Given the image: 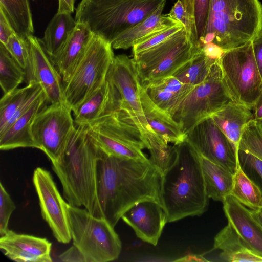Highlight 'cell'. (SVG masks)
<instances>
[{
	"mask_svg": "<svg viewBox=\"0 0 262 262\" xmlns=\"http://www.w3.org/2000/svg\"><path fill=\"white\" fill-rule=\"evenodd\" d=\"M161 180L159 169L150 159L142 161L119 158L99 147L98 198L103 217L114 228L123 214L139 202L150 200L162 205Z\"/></svg>",
	"mask_w": 262,
	"mask_h": 262,
	"instance_id": "1",
	"label": "cell"
},
{
	"mask_svg": "<svg viewBox=\"0 0 262 262\" xmlns=\"http://www.w3.org/2000/svg\"><path fill=\"white\" fill-rule=\"evenodd\" d=\"M166 3L161 5L143 20L126 30L111 43L114 49L126 50L133 47L140 39L155 31L163 30L181 23L162 12Z\"/></svg>",
	"mask_w": 262,
	"mask_h": 262,
	"instance_id": "27",
	"label": "cell"
},
{
	"mask_svg": "<svg viewBox=\"0 0 262 262\" xmlns=\"http://www.w3.org/2000/svg\"><path fill=\"white\" fill-rule=\"evenodd\" d=\"M167 15L182 24L185 27L189 38L196 47L200 48L196 28L186 11L181 0H178L174 3Z\"/></svg>",
	"mask_w": 262,
	"mask_h": 262,
	"instance_id": "40",
	"label": "cell"
},
{
	"mask_svg": "<svg viewBox=\"0 0 262 262\" xmlns=\"http://www.w3.org/2000/svg\"><path fill=\"white\" fill-rule=\"evenodd\" d=\"M161 198L169 223L200 216L208 209L209 198L201 156L186 140L174 145L171 158L161 174Z\"/></svg>",
	"mask_w": 262,
	"mask_h": 262,
	"instance_id": "2",
	"label": "cell"
},
{
	"mask_svg": "<svg viewBox=\"0 0 262 262\" xmlns=\"http://www.w3.org/2000/svg\"><path fill=\"white\" fill-rule=\"evenodd\" d=\"M72 112L66 101L49 104L39 112L33 122L34 140L51 163L61 158L75 128Z\"/></svg>",
	"mask_w": 262,
	"mask_h": 262,
	"instance_id": "12",
	"label": "cell"
},
{
	"mask_svg": "<svg viewBox=\"0 0 262 262\" xmlns=\"http://www.w3.org/2000/svg\"><path fill=\"white\" fill-rule=\"evenodd\" d=\"M261 30L259 0H210L203 36L214 34L213 42L225 52L252 41Z\"/></svg>",
	"mask_w": 262,
	"mask_h": 262,
	"instance_id": "4",
	"label": "cell"
},
{
	"mask_svg": "<svg viewBox=\"0 0 262 262\" xmlns=\"http://www.w3.org/2000/svg\"><path fill=\"white\" fill-rule=\"evenodd\" d=\"M141 85L151 100L172 117L195 86L185 84L173 76Z\"/></svg>",
	"mask_w": 262,
	"mask_h": 262,
	"instance_id": "24",
	"label": "cell"
},
{
	"mask_svg": "<svg viewBox=\"0 0 262 262\" xmlns=\"http://www.w3.org/2000/svg\"><path fill=\"white\" fill-rule=\"evenodd\" d=\"M251 42L255 60L262 77V30Z\"/></svg>",
	"mask_w": 262,
	"mask_h": 262,
	"instance_id": "43",
	"label": "cell"
},
{
	"mask_svg": "<svg viewBox=\"0 0 262 262\" xmlns=\"http://www.w3.org/2000/svg\"><path fill=\"white\" fill-rule=\"evenodd\" d=\"M201 49L207 57L216 60H219L225 53L220 47L213 42L204 45Z\"/></svg>",
	"mask_w": 262,
	"mask_h": 262,
	"instance_id": "45",
	"label": "cell"
},
{
	"mask_svg": "<svg viewBox=\"0 0 262 262\" xmlns=\"http://www.w3.org/2000/svg\"><path fill=\"white\" fill-rule=\"evenodd\" d=\"M76 24L70 13L57 12L51 19L41 40L52 58L62 49Z\"/></svg>",
	"mask_w": 262,
	"mask_h": 262,
	"instance_id": "29",
	"label": "cell"
},
{
	"mask_svg": "<svg viewBox=\"0 0 262 262\" xmlns=\"http://www.w3.org/2000/svg\"><path fill=\"white\" fill-rule=\"evenodd\" d=\"M253 119L254 121L262 126V93L254 106Z\"/></svg>",
	"mask_w": 262,
	"mask_h": 262,
	"instance_id": "47",
	"label": "cell"
},
{
	"mask_svg": "<svg viewBox=\"0 0 262 262\" xmlns=\"http://www.w3.org/2000/svg\"><path fill=\"white\" fill-rule=\"evenodd\" d=\"M198 48L185 28L163 42L133 55L140 84L144 85L172 75L193 56Z\"/></svg>",
	"mask_w": 262,
	"mask_h": 262,
	"instance_id": "9",
	"label": "cell"
},
{
	"mask_svg": "<svg viewBox=\"0 0 262 262\" xmlns=\"http://www.w3.org/2000/svg\"><path fill=\"white\" fill-rule=\"evenodd\" d=\"M16 206L2 183H0V236L9 230L8 224Z\"/></svg>",
	"mask_w": 262,
	"mask_h": 262,
	"instance_id": "41",
	"label": "cell"
},
{
	"mask_svg": "<svg viewBox=\"0 0 262 262\" xmlns=\"http://www.w3.org/2000/svg\"><path fill=\"white\" fill-rule=\"evenodd\" d=\"M48 103L42 91L29 110L0 134V149L7 150L19 147L38 148L32 136V125L39 112Z\"/></svg>",
	"mask_w": 262,
	"mask_h": 262,
	"instance_id": "21",
	"label": "cell"
},
{
	"mask_svg": "<svg viewBox=\"0 0 262 262\" xmlns=\"http://www.w3.org/2000/svg\"><path fill=\"white\" fill-rule=\"evenodd\" d=\"M231 101L217 60L205 81L195 86L183 101L173 118L187 135L198 124L211 117Z\"/></svg>",
	"mask_w": 262,
	"mask_h": 262,
	"instance_id": "11",
	"label": "cell"
},
{
	"mask_svg": "<svg viewBox=\"0 0 262 262\" xmlns=\"http://www.w3.org/2000/svg\"><path fill=\"white\" fill-rule=\"evenodd\" d=\"M68 210L73 244L85 262H108L118 258L121 242L105 219L94 216L85 208L69 203Z\"/></svg>",
	"mask_w": 262,
	"mask_h": 262,
	"instance_id": "6",
	"label": "cell"
},
{
	"mask_svg": "<svg viewBox=\"0 0 262 262\" xmlns=\"http://www.w3.org/2000/svg\"><path fill=\"white\" fill-rule=\"evenodd\" d=\"M26 79V72L0 43V85L4 94L18 88Z\"/></svg>",
	"mask_w": 262,
	"mask_h": 262,
	"instance_id": "34",
	"label": "cell"
},
{
	"mask_svg": "<svg viewBox=\"0 0 262 262\" xmlns=\"http://www.w3.org/2000/svg\"><path fill=\"white\" fill-rule=\"evenodd\" d=\"M181 1L195 26L199 43V40L203 37L206 27L210 0Z\"/></svg>",
	"mask_w": 262,
	"mask_h": 262,
	"instance_id": "36",
	"label": "cell"
},
{
	"mask_svg": "<svg viewBox=\"0 0 262 262\" xmlns=\"http://www.w3.org/2000/svg\"><path fill=\"white\" fill-rule=\"evenodd\" d=\"M213 249L221 251L220 258L224 261L262 262V256L256 254L228 223L215 236Z\"/></svg>",
	"mask_w": 262,
	"mask_h": 262,
	"instance_id": "26",
	"label": "cell"
},
{
	"mask_svg": "<svg viewBox=\"0 0 262 262\" xmlns=\"http://www.w3.org/2000/svg\"><path fill=\"white\" fill-rule=\"evenodd\" d=\"M174 261L179 262H206L208 261L202 255L196 254H188L185 256L177 259Z\"/></svg>",
	"mask_w": 262,
	"mask_h": 262,
	"instance_id": "48",
	"label": "cell"
},
{
	"mask_svg": "<svg viewBox=\"0 0 262 262\" xmlns=\"http://www.w3.org/2000/svg\"><path fill=\"white\" fill-rule=\"evenodd\" d=\"M86 126L91 138L108 154L136 160L149 159L142 151L146 146L140 129L121 106Z\"/></svg>",
	"mask_w": 262,
	"mask_h": 262,
	"instance_id": "7",
	"label": "cell"
},
{
	"mask_svg": "<svg viewBox=\"0 0 262 262\" xmlns=\"http://www.w3.org/2000/svg\"><path fill=\"white\" fill-rule=\"evenodd\" d=\"M166 0H81L75 20L111 43L120 34L143 20Z\"/></svg>",
	"mask_w": 262,
	"mask_h": 262,
	"instance_id": "5",
	"label": "cell"
},
{
	"mask_svg": "<svg viewBox=\"0 0 262 262\" xmlns=\"http://www.w3.org/2000/svg\"><path fill=\"white\" fill-rule=\"evenodd\" d=\"M42 90L39 84L31 83L4 94L0 101V132L21 106Z\"/></svg>",
	"mask_w": 262,
	"mask_h": 262,
	"instance_id": "32",
	"label": "cell"
},
{
	"mask_svg": "<svg viewBox=\"0 0 262 262\" xmlns=\"http://www.w3.org/2000/svg\"><path fill=\"white\" fill-rule=\"evenodd\" d=\"M52 243L46 238L19 234L9 230L0 236V248L10 259L18 262H51Z\"/></svg>",
	"mask_w": 262,
	"mask_h": 262,
	"instance_id": "18",
	"label": "cell"
},
{
	"mask_svg": "<svg viewBox=\"0 0 262 262\" xmlns=\"http://www.w3.org/2000/svg\"><path fill=\"white\" fill-rule=\"evenodd\" d=\"M218 61L224 83L232 100L253 109L262 93V77L251 41L225 52Z\"/></svg>",
	"mask_w": 262,
	"mask_h": 262,
	"instance_id": "10",
	"label": "cell"
},
{
	"mask_svg": "<svg viewBox=\"0 0 262 262\" xmlns=\"http://www.w3.org/2000/svg\"><path fill=\"white\" fill-rule=\"evenodd\" d=\"M184 27L182 24L180 23L168 28L155 31L149 33L138 40L133 46V55L158 45L180 31Z\"/></svg>",
	"mask_w": 262,
	"mask_h": 262,
	"instance_id": "37",
	"label": "cell"
},
{
	"mask_svg": "<svg viewBox=\"0 0 262 262\" xmlns=\"http://www.w3.org/2000/svg\"><path fill=\"white\" fill-rule=\"evenodd\" d=\"M15 33L6 16L0 10V43L6 45L9 38Z\"/></svg>",
	"mask_w": 262,
	"mask_h": 262,
	"instance_id": "42",
	"label": "cell"
},
{
	"mask_svg": "<svg viewBox=\"0 0 262 262\" xmlns=\"http://www.w3.org/2000/svg\"><path fill=\"white\" fill-rule=\"evenodd\" d=\"M217 61L207 57L199 48L191 59L171 76L185 84L195 86L205 81Z\"/></svg>",
	"mask_w": 262,
	"mask_h": 262,
	"instance_id": "33",
	"label": "cell"
},
{
	"mask_svg": "<svg viewBox=\"0 0 262 262\" xmlns=\"http://www.w3.org/2000/svg\"><path fill=\"white\" fill-rule=\"evenodd\" d=\"M58 7L57 13H67L72 14L75 9L76 0H58Z\"/></svg>",
	"mask_w": 262,
	"mask_h": 262,
	"instance_id": "46",
	"label": "cell"
},
{
	"mask_svg": "<svg viewBox=\"0 0 262 262\" xmlns=\"http://www.w3.org/2000/svg\"><path fill=\"white\" fill-rule=\"evenodd\" d=\"M121 219L133 229L139 238L156 246L167 223V214L161 204L146 200L130 207Z\"/></svg>",
	"mask_w": 262,
	"mask_h": 262,
	"instance_id": "17",
	"label": "cell"
},
{
	"mask_svg": "<svg viewBox=\"0 0 262 262\" xmlns=\"http://www.w3.org/2000/svg\"><path fill=\"white\" fill-rule=\"evenodd\" d=\"M140 96L146 119L156 134L167 143L174 145L186 140L187 135L179 123L151 100L141 84Z\"/></svg>",
	"mask_w": 262,
	"mask_h": 262,
	"instance_id": "23",
	"label": "cell"
},
{
	"mask_svg": "<svg viewBox=\"0 0 262 262\" xmlns=\"http://www.w3.org/2000/svg\"><path fill=\"white\" fill-rule=\"evenodd\" d=\"M27 39L29 58L25 70L26 84H39L49 104L66 101L62 77L41 39L31 35Z\"/></svg>",
	"mask_w": 262,
	"mask_h": 262,
	"instance_id": "16",
	"label": "cell"
},
{
	"mask_svg": "<svg viewBox=\"0 0 262 262\" xmlns=\"http://www.w3.org/2000/svg\"><path fill=\"white\" fill-rule=\"evenodd\" d=\"M230 195L250 210L262 208V192L258 186L245 173L239 161L233 174Z\"/></svg>",
	"mask_w": 262,
	"mask_h": 262,
	"instance_id": "31",
	"label": "cell"
},
{
	"mask_svg": "<svg viewBox=\"0 0 262 262\" xmlns=\"http://www.w3.org/2000/svg\"><path fill=\"white\" fill-rule=\"evenodd\" d=\"M251 211L253 217L262 228V208L258 210H251Z\"/></svg>",
	"mask_w": 262,
	"mask_h": 262,
	"instance_id": "49",
	"label": "cell"
},
{
	"mask_svg": "<svg viewBox=\"0 0 262 262\" xmlns=\"http://www.w3.org/2000/svg\"><path fill=\"white\" fill-rule=\"evenodd\" d=\"M201 161L208 196L223 203L231 194L233 173L201 156Z\"/></svg>",
	"mask_w": 262,
	"mask_h": 262,
	"instance_id": "28",
	"label": "cell"
},
{
	"mask_svg": "<svg viewBox=\"0 0 262 262\" xmlns=\"http://www.w3.org/2000/svg\"><path fill=\"white\" fill-rule=\"evenodd\" d=\"M211 118L238 153L243 128L253 119L251 110L243 104L231 101Z\"/></svg>",
	"mask_w": 262,
	"mask_h": 262,
	"instance_id": "25",
	"label": "cell"
},
{
	"mask_svg": "<svg viewBox=\"0 0 262 262\" xmlns=\"http://www.w3.org/2000/svg\"><path fill=\"white\" fill-rule=\"evenodd\" d=\"M223 204L228 223L256 254L262 256V228L251 210L231 195L226 197Z\"/></svg>",
	"mask_w": 262,
	"mask_h": 262,
	"instance_id": "20",
	"label": "cell"
},
{
	"mask_svg": "<svg viewBox=\"0 0 262 262\" xmlns=\"http://www.w3.org/2000/svg\"><path fill=\"white\" fill-rule=\"evenodd\" d=\"M0 10L14 31L27 38L34 32L29 0H0Z\"/></svg>",
	"mask_w": 262,
	"mask_h": 262,
	"instance_id": "30",
	"label": "cell"
},
{
	"mask_svg": "<svg viewBox=\"0 0 262 262\" xmlns=\"http://www.w3.org/2000/svg\"><path fill=\"white\" fill-rule=\"evenodd\" d=\"M186 140L201 156L234 174L238 161V153L211 117L194 126L187 134Z\"/></svg>",
	"mask_w": 262,
	"mask_h": 262,
	"instance_id": "15",
	"label": "cell"
},
{
	"mask_svg": "<svg viewBox=\"0 0 262 262\" xmlns=\"http://www.w3.org/2000/svg\"><path fill=\"white\" fill-rule=\"evenodd\" d=\"M238 159L245 173L258 186L262 192V160L253 155L239 149Z\"/></svg>",
	"mask_w": 262,
	"mask_h": 262,
	"instance_id": "38",
	"label": "cell"
},
{
	"mask_svg": "<svg viewBox=\"0 0 262 262\" xmlns=\"http://www.w3.org/2000/svg\"><path fill=\"white\" fill-rule=\"evenodd\" d=\"M93 35L87 25L77 23L62 49L52 58L62 77L63 83L70 77L83 56Z\"/></svg>",
	"mask_w": 262,
	"mask_h": 262,
	"instance_id": "22",
	"label": "cell"
},
{
	"mask_svg": "<svg viewBox=\"0 0 262 262\" xmlns=\"http://www.w3.org/2000/svg\"><path fill=\"white\" fill-rule=\"evenodd\" d=\"M33 182L37 194L41 213L59 242L68 244L72 239L68 210V203L61 196L51 173L36 168Z\"/></svg>",
	"mask_w": 262,
	"mask_h": 262,
	"instance_id": "14",
	"label": "cell"
},
{
	"mask_svg": "<svg viewBox=\"0 0 262 262\" xmlns=\"http://www.w3.org/2000/svg\"><path fill=\"white\" fill-rule=\"evenodd\" d=\"M107 79L118 90L121 107L132 117L148 148V139L158 135L151 128L145 117L140 96V82L132 59L126 55L115 56Z\"/></svg>",
	"mask_w": 262,
	"mask_h": 262,
	"instance_id": "13",
	"label": "cell"
},
{
	"mask_svg": "<svg viewBox=\"0 0 262 262\" xmlns=\"http://www.w3.org/2000/svg\"><path fill=\"white\" fill-rule=\"evenodd\" d=\"M248 152L262 160V126L253 120L244 126L238 150Z\"/></svg>",
	"mask_w": 262,
	"mask_h": 262,
	"instance_id": "35",
	"label": "cell"
},
{
	"mask_svg": "<svg viewBox=\"0 0 262 262\" xmlns=\"http://www.w3.org/2000/svg\"><path fill=\"white\" fill-rule=\"evenodd\" d=\"M4 46L15 60L25 70L29 58V46L27 38L15 33Z\"/></svg>",
	"mask_w": 262,
	"mask_h": 262,
	"instance_id": "39",
	"label": "cell"
},
{
	"mask_svg": "<svg viewBox=\"0 0 262 262\" xmlns=\"http://www.w3.org/2000/svg\"><path fill=\"white\" fill-rule=\"evenodd\" d=\"M58 259L61 261L85 262L82 254L74 245L61 253L58 256Z\"/></svg>",
	"mask_w": 262,
	"mask_h": 262,
	"instance_id": "44",
	"label": "cell"
},
{
	"mask_svg": "<svg viewBox=\"0 0 262 262\" xmlns=\"http://www.w3.org/2000/svg\"><path fill=\"white\" fill-rule=\"evenodd\" d=\"M99 150L88 134L87 126L75 125L62 156L52 165L67 202L83 206L94 216L103 217L97 195Z\"/></svg>",
	"mask_w": 262,
	"mask_h": 262,
	"instance_id": "3",
	"label": "cell"
},
{
	"mask_svg": "<svg viewBox=\"0 0 262 262\" xmlns=\"http://www.w3.org/2000/svg\"><path fill=\"white\" fill-rule=\"evenodd\" d=\"M121 104L118 90L106 78L99 89L72 111L75 125H88L118 110Z\"/></svg>",
	"mask_w": 262,
	"mask_h": 262,
	"instance_id": "19",
	"label": "cell"
},
{
	"mask_svg": "<svg viewBox=\"0 0 262 262\" xmlns=\"http://www.w3.org/2000/svg\"><path fill=\"white\" fill-rule=\"evenodd\" d=\"M110 42L94 34L81 60L63 83L65 100L73 111L105 82L114 55Z\"/></svg>",
	"mask_w": 262,
	"mask_h": 262,
	"instance_id": "8",
	"label": "cell"
}]
</instances>
